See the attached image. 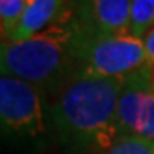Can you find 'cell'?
Here are the masks:
<instances>
[{"label": "cell", "instance_id": "8fae6325", "mask_svg": "<svg viewBox=\"0 0 154 154\" xmlns=\"http://www.w3.org/2000/svg\"><path fill=\"white\" fill-rule=\"evenodd\" d=\"M144 41V46H146V53H147V60L149 63L152 65L154 63V28L149 31L146 36L142 38Z\"/></svg>", "mask_w": 154, "mask_h": 154}, {"label": "cell", "instance_id": "30bf717a", "mask_svg": "<svg viewBox=\"0 0 154 154\" xmlns=\"http://www.w3.org/2000/svg\"><path fill=\"white\" fill-rule=\"evenodd\" d=\"M103 154H154V144L135 137H120Z\"/></svg>", "mask_w": 154, "mask_h": 154}, {"label": "cell", "instance_id": "5b68a950", "mask_svg": "<svg viewBox=\"0 0 154 154\" xmlns=\"http://www.w3.org/2000/svg\"><path fill=\"white\" fill-rule=\"evenodd\" d=\"M120 137H135L154 144V88L151 65L132 74L118 101Z\"/></svg>", "mask_w": 154, "mask_h": 154}, {"label": "cell", "instance_id": "7a4b0ae2", "mask_svg": "<svg viewBox=\"0 0 154 154\" xmlns=\"http://www.w3.org/2000/svg\"><path fill=\"white\" fill-rule=\"evenodd\" d=\"M2 75H12L38 86L51 96L77 74L74 57V22H65L22 41H2Z\"/></svg>", "mask_w": 154, "mask_h": 154}, {"label": "cell", "instance_id": "9c48e42d", "mask_svg": "<svg viewBox=\"0 0 154 154\" xmlns=\"http://www.w3.org/2000/svg\"><path fill=\"white\" fill-rule=\"evenodd\" d=\"M26 9V0H0V31L2 41L11 39L17 24L21 21L22 12Z\"/></svg>", "mask_w": 154, "mask_h": 154}, {"label": "cell", "instance_id": "52a82bcc", "mask_svg": "<svg viewBox=\"0 0 154 154\" xmlns=\"http://www.w3.org/2000/svg\"><path fill=\"white\" fill-rule=\"evenodd\" d=\"M72 7L74 0H26V9L11 39L22 41L65 22L72 16Z\"/></svg>", "mask_w": 154, "mask_h": 154}, {"label": "cell", "instance_id": "277c9868", "mask_svg": "<svg viewBox=\"0 0 154 154\" xmlns=\"http://www.w3.org/2000/svg\"><path fill=\"white\" fill-rule=\"evenodd\" d=\"M48 94L12 75L0 77V122L4 132L21 139H38L51 128Z\"/></svg>", "mask_w": 154, "mask_h": 154}, {"label": "cell", "instance_id": "6da1fadb", "mask_svg": "<svg viewBox=\"0 0 154 154\" xmlns=\"http://www.w3.org/2000/svg\"><path fill=\"white\" fill-rule=\"evenodd\" d=\"M128 77L75 74L51 94V130L63 147L74 154H103L115 146L120 139L118 101Z\"/></svg>", "mask_w": 154, "mask_h": 154}, {"label": "cell", "instance_id": "7c38bea8", "mask_svg": "<svg viewBox=\"0 0 154 154\" xmlns=\"http://www.w3.org/2000/svg\"><path fill=\"white\" fill-rule=\"evenodd\" d=\"M151 81H152V88H154V63L151 65Z\"/></svg>", "mask_w": 154, "mask_h": 154}, {"label": "cell", "instance_id": "ba28073f", "mask_svg": "<svg viewBox=\"0 0 154 154\" xmlns=\"http://www.w3.org/2000/svg\"><path fill=\"white\" fill-rule=\"evenodd\" d=\"M154 28V0H132L128 33L144 38Z\"/></svg>", "mask_w": 154, "mask_h": 154}, {"label": "cell", "instance_id": "8992f818", "mask_svg": "<svg viewBox=\"0 0 154 154\" xmlns=\"http://www.w3.org/2000/svg\"><path fill=\"white\" fill-rule=\"evenodd\" d=\"M132 0H74L72 17L81 28L98 34L128 33Z\"/></svg>", "mask_w": 154, "mask_h": 154}, {"label": "cell", "instance_id": "3957f363", "mask_svg": "<svg viewBox=\"0 0 154 154\" xmlns=\"http://www.w3.org/2000/svg\"><path fill=\"white\" fill-rule=\"evenodd\" d=\"M74 22V57L77 74L120 79L149 67L142 38L130 33L98 34Z\"/></svg>", "mask_w": 154, "mask_h": 154}]
</instances>
